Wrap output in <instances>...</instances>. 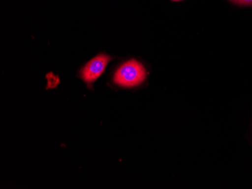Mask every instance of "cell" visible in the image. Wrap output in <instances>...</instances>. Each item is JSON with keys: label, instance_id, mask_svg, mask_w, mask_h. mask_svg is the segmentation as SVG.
Returning <instances> with one entry per match:
<instances>
[{"label": "cell", "instance_id": "obj_1", "mask_svg": "<svg viewBox=\"0 0 252 189\" xmlns=\"http://www.w3.org/2000/svg\"><path fill=\"white\" fill-rule=\"evenodd\" d=\"M147 72L144 66L135 60H128L117 70L113 81L118 85L132 87L139 85L145 80Z\"/></svg>", "mask_w": 252, "mask_h": 189}, {"label": "cell", "instance_id": "obj_2", "mask_svg": "<svg viewBox=\"0 0 252 189\" xmlns=\"http://www.w3.org/2000/svg\"><path fill=\"white\" fill-rule=\"evenodd\" d=\"M110 60L111 57L106 54L98 55L91 60L82 70L81 76L83 80L88 84L94 82L104 73L106 66Z\"/></svg>", "mask_w": 252, "mask_h": 189}, {"label": "cell", "instance_id": "obj_3", "mask_svg": "<svg viewBox=\"0 0 252 189\" xmlns=\"http://www.w3.org/2000/svg\"><path fill=\"white\" fill-rule=\"evenodd\" d=\"M231 1L240 5H252V0H231Z\"/></svg>", "mask_w": 252, "mask_h": 189}, {"label": "cell", "instance_id": "obj_4", "mask_svg": "<svg viewBox=\"0 0 252 189\" xmlns=\"http://www.w3.org/2000/svg\"><path fill=\"white\" fill-rule=\"evenodd\" d=\"M172 1H182V0H172Z\"/></svg>", "mask_w": 252, "mask_h": 189}]
</instances>
